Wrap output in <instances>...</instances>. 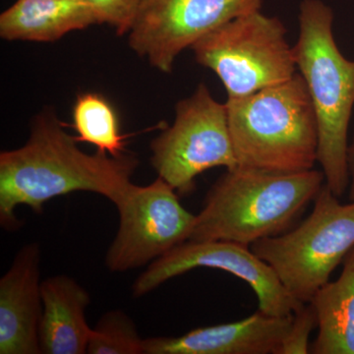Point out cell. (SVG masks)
Instances as JSON below:
<instances>
[{
    "instance_id": "1",
    "label": "cell",
    "mask_w": 354,
    "mask_h": 354,
    "mask_svg": "<svg viewBox=\"0 0 354 354\" xmlns=\"http://www.w3.org/2000/svg\"><path fill=\"white\" fill-rule=\"evenodd\" d=\"M76 137L65 131L53 113H41L26 144L0 153V225L8 232L20 227L19 205L41 214L53 198L91 192L113 203L131 183L139 160L129 153L83 152Z\"/></svg>"
},
{
    "instance_id": "2",
    "label": "cell",
    "mask_w": 354,
    "mask_h": 354,
    "mask_svg": "<svg viewBox=\"0 0 354 354\" xmlns=\"http://www.w3.org/2000/svg\"><path fill=\"white\" fill-rule=\"evenodd\" d=\"M326 183L323 171L271 172L237 167L209 188L189 241L251 246L297 225Z\"/></svg>"
},
{
    "instance_id": "3",
    "label": "cell",
    "mask_w": 354,
    "mask_h": 354,
    "mask_svg": "<svg viewBox=\"0 0 354 354\" xmlns=\"http://www.w3.org/2000/svg\"><path fill=\"white\" fill-rule=\"evenodd\" d=\"M299 37L292 46L318 124V162L326 185L341 198L349 187L348 127L354 109V60L342 55L333 34L334 13L322 0H302Z\"/></svg>"
},
{
    "instance_id": "4",
    "label": "cell",
    "mask_w": 354,
    "mask_h": 354,
    "mask_svg": "<svg viewBox=\"0 0 354 354\" xmlns=\"http://www.w3.org/2000/svg\"><path fill=\"white\" fill-rule=\"evenodd\" d=\"M225 104L239 167L271 172L314 169L318 124L300 73Z\"/></svg>"
},
{
    "instance_id": "5",
    "label": "cell",
    "mask_w": 354,
    "mask_h": 354,
    "mask_svg": "<svg viewBox=\"0 0 354 354\" xmlns=\"http://www.w3.org/2000/svg\"><path fill=\"white\" fill-rule=\"evenodd\" d=\"M339 199L324 184L313 211L302 223L250 246L301 304H309L330 281V274L354 247V200L342 204Z\"/></svg>"
},
{
    "instance_id": "6",
    "label": "cell",
    "mask_w": 354,
    "mask_h": 354,
    "mask_svg": "<svg viewBox=\"0 0 354 354\" xmlns=\"http://www.w3.org/2000/svg\"><path fill=\"white\" fill-rule=\"evenodd\" d=\"M286 29L259 11L227 21L193 44L195 59L220 78L227 99L246 97L297 73Z\"/></svg>"
},
{
    "instance_id": "7",
    "label": "cell",
    "mask_w": 354,
    "mask_h": 354,
    "mask_svg": "<svg viewBox=\"0 0 354 354\" xmlns=\"http://www.w3.org/2000/svg\"><path fill=\"white\" fill-rule=\"evenodd\" d=\"M151 151V164L158 177L181 196L194 191L195 180L203 172L239 167L227 104L216 102L204 83L177 102L174 124L153 140Z\"/></svg>"
},
{
    "instance_id": "8",
    "label": "cell",
    "mask_w": 354,
    "mask_h": 354,
    "mask_svg": "<svg viewBox=\"0 0 354 354\" xmlns=\"http://www.w3.org/2000/svg\"><path fill=\"white\" fill-rule=\"evenodd\" d=\"M178 196L160 177L149 185H128L114 202L120 225L104 258L109 271L145 267L189 241L196 215L184 208Z\"/></svg>"
},
{
    "instance_id": "9",
    "label": "cell",
    "mask_w": 354,
    "mask_h": 354,
    "mask_svg": "<svg viewBox=\"0 0 354 354\" xmlns=\"http://www.w3.org/2000/svg\"><path fill=\"white\" fill-rule=\"evenodd\" d=\"M197 268L221 270L245 281L257 297L258 310L268 315L290 316L304 306L291 297L274 270L250 246L225 241L183 242L151 263L135 279L132 297H144L169 279Z\"/></svg>"
},
{
    "instance_id": "10",
    "label": "cell",
    "mask_w": 354,
    "mask_h": 354,
    "mask_svg": "<svg viewBox=\"0 0 354 354\" xmlns=\"http://www.w3.org/2000/svg\"><path fill=\"white\" fill-rule=\"evenodd\" d=\"M263 0H142L128 44L153 67L171 73L176 57L218 26L259 11Z\"/></svg>"
},
{
    "instance_id": "11",
    "label": "cell",
    "mask_w": 354,
    "mask_h": 354,
    "mask_svg": "<svg viewBox=\"0 0 354 354\" xmlns=\"http://www.w3.org/2000/svg\"><path fill=\"white\" fill-rule=\"evenodd\" d=\"M41 247H21L0 279V354H39Z\"/></svg>"
},
{
    "instance_id": "12",
    "label": "cell",
    "mask_w": 354,
    "mask_h": 354,
    "mask_svg": "<svg viewBox=\"0 0 354 354\" xmlns=\"http://www.w3.org/2000/svg\"><path fill=\"white\" fill-rule=\"evenodd\" d=\"M293 315L260 310L236 322L197 328L179 337L144 339V354H281Z\"/></svg>"
},
{
    "instance_id": "13",
    "label": "cell",
    "mask_w": 354,
    "mask_h": 354,
    "mask_svg": "<svg viewBox=\"0 0 354 354\" xmlns=\"http://www.w3.org/2000/svg\"><path fill=\"white\" fill-rule=\"evenodd\" d=\"M39 346L44 354L87 353L92 328L86 319L90 293L75 279L57 274L41 281Z\"/></svg>"
},
{
    "instance_id": "14",
    "label": "cell",
    "mask_w": 354,
    "mask_h": 354,
    "mask_svg": "<svg viewBox=\"0 0 354 354\" xmlns=\"http://www.w3.org/2000/svg\"><path fill=\"white\" fill-rule=\"evenodd\" d=\"M97 24L82 0H17L0 15L6 41L53 43L70 32Z\"/></svg>"
},
{
    "instance_id": "15",
    "label": "cell",
    "mask_w": 354,
    "mask_h": 354,
    "mask_svg": "<svg viewBox=\"0 0 354 354\" xmlns=\"http://www.w3.org/2000/svg\"><path fill=\"white\" fill-rule=\"evenodd\" d=\"M310 304L316 310L318 334L309 353L354 354V247L339 279L328 281Z\"/></svg>"
},
{
    "instance_id": "16",
    "label": "cell",
    "mask_w": 354,
    "mask_h": 354,
    "mask_svg": "<svg viewBox=\"0 0 354 354\" xmlns=\"http://www.w3.org/2000/svg\"><path fill=\"white\" fill-rule=\"evenodd\" d=\"M73 127L76 140L95 146L100 152L118 157L125 153V139L111 102L95 93L78 95L74 104Z\"/></svg>"
},
{
    "instance_id": "17",
    "label": "cell",
    "mask_w": 354,
    "mask_h": 354,
    "mask_svg": "<svg viewBox=\"0 0 354 354\" xmlns=\"http://www.w3.org/2000/svg\"><path fill=\"white\" fill-rule=\"evenodd\" d=\"M87 353L144 354V339L124 311L111 310L92 328Z\"/></svg>"
},
{
    "instance_id": "18",
    "label": "cell",
    "mask_w": 354,
    "mask_h": 354,
    "mask_svg": "<svg viewBox=\"0 0 354 354\" xmlns=\"http://www.w3.org/2000/svg\"><path fill=\"white\" fill-rule=\"evenodd\" d=\"M94 13L97 24H106L120 36L131 30L142 0H82Z\"/></svg>"
},
{
    "instance_id": "19",
    "label": "cell",
    "mask_w": 354,
    "mask_h": 354,
    "mask_svg": "<svg viewBox=\"0 0 354 354\" xmlns=\"http://www.w3.org/2000/svg\"><path fill=\"white\" fill-rule=\"evenodd\" d=\"M318 326L316 310L311 304H304L299 311L293 314L292 324L286 335L281 354L309 353V337Z\"/></svg>"
},
{
    "instance_id": "20",
    "label": "cell",
    "mask_w": 354,
    "mask_h": 354,
    "mask_svg": "<svg viewBox=\"0 0 354 354\" xmlns=\"http://www.w3.org/2000/svg\"><path fill=\"white\" fill-rule=\"evenodd\" d=\"M349 200H354V138L348 147Z\"/></svg>"
}]
</instances>
